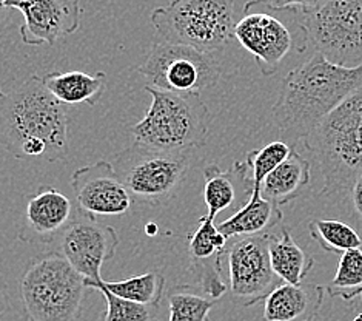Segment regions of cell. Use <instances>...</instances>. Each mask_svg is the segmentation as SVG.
I'll list each match as a JSON object with an SVG mask.
<instances>
[{
    "label": "cell",
    "instance_id": "1",
    "mask_svg": "<svg viewBox=\"0 0 362 321\" xmlns=\"http://www.w3.org/2000/svg\"><path fill=\"white\" fill-rule=\"evenodd\" d=\"M68 118L62 102L37 74L30 76L0 101V144L17 159L56 162L68 153Z\"/></svg>",
    "mask_w": 362,
    "mask_h": 321
},
{
    "label": "cell",
    "instance_id": "2",
    "mask_svg": "<svg viewBox=\"0 0 362 321\" xmlns=\"http://www.w3.org/2000/svg\"><path fill=\"white\" fill-rule=\"evenodd\" d=\"M362 86V65L347 68L313 55L291 70L282 82L273 120L281 132L305 137Z\"/></svg>",
    "mask_w": 362,
    "mask_h": 321
},
{
    "label": "cell",
    "instance_id": "3",
    "mask_svg": "<svg viewBox=\"0 0 362 321\" xmlns=\"http://www.w3.org/2000/svg\"><path fill=\"white\" fill-rule=\"evenodd\" d=\"M304 140L321 167L322 193L349 190L362 171V86Z\"/></svg>",
    "mask_w": 362,
    "mask_h": 321
},
{
    "label": "cell",
    "instance_id": "4",
    "mask_svg": "<svg viewBox=\"0 0 362 321\" xmlns=\"http://www.w3.org/2000/svg\"><path fill=\"white\" fill-rule=\"evenodd\" d=\"M85 278L60 252L34 257L21 276L23 315L30 321H79Z\"/></svg>",
    "mask_w": 362,
    "mask_h": 321
},
{
    "label": "cell",
    "instance_id": "5",
    "mask_svg": "<svg viewBox=\"0 0 362 321\" xmlns=\"http://www.w3.org/2000/svg\"><path fill=\"white\" fill-rule=\"evenodd\" d=\"M151 106L132 125L136 142L167 152H192L206 141L209 108L197 93H173L146 85Z\"/></svg>",
    "mask_w": 362,
    "mask_h": 321
},
{
    "label": "cell",
    "instance_id": "6",
    "mask_svg": "<svg viewBox=\"0 0 362 321\" xmlns=\"http://www.w3.org/2000/svg\"><path fill=\"white\" fill-rule=\"evenodd\" d=\"M150 21L165 42L204 53L222 50L235 38L233 0H171L156 8Z\"/></svg>",
    "mask_w": 362,
    "mask_h": 321
},
{
    "label": "cell",
    "instance_id": "7",
    "mask_svg": "<svg viewBox=\"0 0 362 321\" xmlns=\"http://www.w3.org/2000/svg\"><path fill=\"white\" fill-rule=\"evenodd\" d=\"M134 204L162 205L182 186L189 167V152H167L133 142L111 161Z\"/></svg>",
    "mask_w": 362,
    "mask_h": 321
},
{
    "label": "cell",
    "instance_id": "8",
    "mask_svg": "<svg viewBox=\"0 0 362 321\" xmlns=\"http://www.w3.org/2000/svg\"><path fill=\"white\" fill-rule=\"evenodd\" d=\"M304 30L327 60L347 68L362 65V0H325L304 11Z\"/></svg>",
    "mask_w": 362,
    "mask_h": 321
},
{
    "label": "cell",
    "instance_id": "9",
    "mask_svg": "<svg viewBox=\"0 0 362 321\" xmlns=\"http://www.w3.org/2000/svg\"><path fill=\"white\" fill-rule=\"evenodd\" d=\"M153 89L197 93L211 89L221 77V65L211 53L175 43H154L137 68Z\"/></svg>",
    "mask_w": 362,
    "mask_h": 321
},
{
    "label": "cell",
    "instance_id": "10",
    "mask_svg": "<svg viewBox=\"0 0 362 321\" xmlns=\"http://www.w3.org/2000/svg\"><path fill=\"white\" fill-rule=\"evenodd\" d=\"M278 13L267 0H248L243 19L235 25L236 40L255 57L264 76L274 74L296 42L300 45Z\"/></svg>",
    "mask_w": 362,
    "mask_h": 321
},
{
    "label": "cell",
    "instance_id": "11",
    "mask_svg": "<svg viewBox=\"0 0 362 321\" xmlns=\"http://www.w3.org/2000/svg\"><path fill=\"white\" fill-rule=\"evenodd\" d=\"M270 233L230 240L227 250L228 281L233 298L243 306L265 300L276 288L270 252Z\"/></svg>",
    "mask_w": 362,
    "mask_h": 321
},
{
    "label": "cell",
    "instance_id": "12",
    "mask_svg": "<svg viewBox=\"0 0 362 321\" xmlns=\"http://www.w3.org/2000/svg\"><path fill=\"white\" fill-rule=\"evenodd\" d=\"M71 187L77 210L91 220L124 215L134 204L113 164L105 159L77 169L71 176Z\"/></svg>",
    "mask_w": 362,
    "mask_h": 321
},
{
    "label": "cell",
    "instance_id": "13",
    "mask_svg": "<svg viewBox=\"0 0 362 321\" xmlns=\"http://www.w3.org/2000/svg\"><path fill=\"white\" fill-rule=\"evenodd\" d=\"M65 230L60 241V254L79 272L85 281L100 280L103 263L115 258L119 235L111 225H102L82 213Z\"/></svg>",
    "mask_w": 362,
    "mask_h": 321
},
{
    "label": "cell",
    "instance_id": "14",
    "mask_svg": "<svg viewBox=\"0 0 362 321\" xmlns=\"http://www.w3.org/2000/svg\"><path fill=\"white\" fill-rule=\"evenodd\" d=\"M5 5L23 16L21 38L25 45H54L81 23V0H5Z\"/></svg>",
    "mask_w": 362,
    "mask_h": 321
},
{
    "label": "cell",
    "instance_id": "15",
    "mask_svg": "<svg viewBox=\"0 0 362 321\" xmlns=\"http://www.w3.org/2000/svg\"><path fill=\"white\" fill-rule=\"evenodd\" d=\"M76 209L71 199L51 186H40L27 196L19 227V238L27 242L48 244L74 221Z\"/></svg>",
    "mask_w": 362,
    "mask_h": 321
},
{
    "label": "cell",
    "instance_id": "16",
    "mask_svg": "<svg viewBox=\"0 0 362 321\" xmlns=\"http://www.w3.org/2000/svg\"><path fill=\"white\" fill-rule=\"evenodd\" d=\"M230 240L223 235L214 220L201 216L197 229L188 237V255L199 289L219 300L228 286L222 278V259L227 258Z\"/></svg>",
    "mask_w": 362,
    "mask_h": 321
},
{
    "label": "cell",
    "instance_id": "17",
    "mask_svg": "<svg viewBox=\"0 0 362 321\" xmlns=\"http://www.w3.org/2000/svg\"><path fill=\"white\" fill-rule=\"evenodd\" d=\"M204 201L209 209L206 216L211 220L228 209L239 210L253 192L247 161H236L228 170H221L211 164L204 170Z\"/></svg>",
    "mask_w": 362,
    "mask_h": 321
},
{
    "label": "cell",
    "instance_id": "18",
    "mask_svg": "<svg viewBox=\"0 0 362 321\" xmlns=\"http://www.w3.org/2000/svg\"><path fill=\"white\" fill-rule=\"evenodd\" d=\"M325 289L322 286L304 288L282 283L267 295L264 303L265 321H313L321 310Z\"/></svg>",
    "mask_w": 362,
    "mask_h": 321
},
{
    "label": "cell",
    "instance_id": "19",
    "mask_svg": "<svg viewBox=\"0 0 362 321\" xmlns=\"http://www.w3.org/2000/svg\"><path fill=\"white\" fill-rule=\"evenodd\" d=\"M281 221L282 212L279 205L265 199L261 190H253L248 201L218 227L228 240H235L270 233Z\"/></svg>",
    "mask_w": 362,
    "mask_h": 321
},
{
    "label": "cell",
    "instance_id": "20",
    "mask_svg": "<svg viewBox=\"0 0 362 321\" xmlns=\"http://www.w3.org/2000/svg\"><path fill=\"white\" fill-rule=\"evenodd\" d=\"M42 82L53 96L65 103H88L96 106L105 91V73L88 74L83 72H53L42 76Z\"/></svg>",
    "mask_w": 362,
    "mask_h": 321
},
{
    "label": "cell",
    "instance_id": "21",
    "mask_svg": "<svg viewBox=\"0 0 362 321\" xmlns=\"http://www.w3.org/2000/svg\"><path fill=\"white\" fill-rule=\"evenodd\" d=\"M312 179V166L296 150L291 149L288 158L276 167L262 182L261 195L269 201L282 205L298 198Z\"/></svg>",
    "mask_w": 362,
    "mask_h": 321
},
{
    "label": "cell",
    "instance_id": "22",
    "mask_svg": "<svg viewBox=\"0 0 362 321\" xmlns=\"http://www.w3.org/2000/svg\"><path fill=\"white\" fill-rule=\"evenodd\" d=\"M270 261L278 278L288 284H300L312 271L315 261L293 240L288 229H282L278 237L270 233Z\"/></svg>",
    "mask_w": 362,
    "mask_h": 321
},
{
    "label": "cell",
    "instance_id": "23",
    "mask_svg": "<svg viewBox=\"0 0 362 321\" xmlns=\"http://www.w3.org/2000/svg\"><path fill=\"white\" fill-rule=\"evenodd\" d=\"M105 288L117 297L130 300L139 305L156 309L163 298V288H165V276L160 272L150 271L142 275L132 276L124 281H105Z\"/></svg>",
    "mask_w": 362,
    "mask_h": 321
},
{
    "label": "cell",
    "instance_id": "24",
    "mask_svg": "<svg viewBox=\"0 0 362 321\" xmlns=\"http://www.w3.org/2000/svg\"><path fill=\"white\" fill-rule=\"evenodd\" d=\"M165 298L170 306L168 321H210V312L218 301L205 297L189 284L175 286L165 293Z\"/></svg>",
    "mask_w": 362,
    "mask_h": 321
},
{
    "label": "cell",
    "instance_id": "25",
    "mask_svg": "<svg viewBox=\"0 0 362 321\" xmlns=\"http://www.w3.org/2000/svg\"><path fill=\"white\" fill-rule=\"evenodd\" d=\"M308 232L319 247L330 254H344L350 249H361L362 240L351 225L336 220H312Z\"/></svg>",
    "mask_w": 362,
    "mask_h": 321
},
{
    "label": "cell",
    "instance_id": "26",
    "mask_svg": "<svg viewBox=\"0 0 362 321\" xmlns=\"http://www.w3.org/2000/svg\"><path fill=\"white\" fill-rule=\"evenodd\" d=\"M325 292L333 298L350 301L362 295V249H350L341 254L336 274Z\"/></svg>",
    "mask_w": 362,
    "mask_h": 321
},
{
    "label": "cell",
    "instance_id": "27",
    "mask_svg": "<svg viewBox=\"0 0 362 321\" xmlns=\"http://www.w3.org/2000/svg\"><path fill=\"white\" fill-rule=\"evenodd\" d=\"M85 284L88 289L99 291L107 301V310L100 321H151V308L117 297L105 288L103 278L98 281H85Z\"/></svg>",
    "mask_w": 362,
    "mask_h": 321
},
{
    "label": "cell",
    "instance_id": "28",
    "mask_svg": "<svg viewBox=\"0 0 362 321\" xmlns=\"http://www.w3.org/2000/svg\"><path fill=\"white\" fill-rule=\"evenodd\" d=\"M291 153V147L282 141H273L264 145L262 149L250 152L247 154V162L250 166V175H252L253 190H261L264 179L270 173L279 167Z\"/></svg>",
    "mask_w": 362,
    "mask_h": 321
},
{
    "label": "cell",
    "instance_id": "29",
    "mask_svg": "<svg viewBox=\"0 0 362 321\" xmlns=\"http://www.w3.org/2000/svg\"><path fill=\"white\" fill-rule=\"evenodd\" d=\"M267 2L273 8H279V10H284V8H295V10L300 11H310L324 4L325 0H267Z\"/></svg>",
    "mask_w": 362,
    "mask_h": 321
},
{
    "label": "cell",
    "instance_id": "30",
    "mask_svg": "<svg viewBox=\"0 0 362 321\" xmlns=\"http://www.w3.org/2000/svg\"><path fill=\"white\" fill-rule=\"evenodd\" d=\"M351 192V203L353 207H355L356 213L362 218V171L359 173V176L353 182L350 187Z\"/></svg>",
    "mask_w": 362,
    "mask_h": 321
},
{
    "label": "cell",
    "instance_id": "31",
    "mask_svg": "<svg viewBox=\"0 0 362 321\" xmlns=\"http://www.w3.org/2000/svg\"><path fill=\"white\" fill-rule=\"evenodd\" d=\"M8 309H10V297H8V291H6V284L0 275V317H4Z\"/></svg>",
    "mask_w": 362,
    "mask_h": 321
},
{
    "label": "cell",
    "instance_id": "32",
    "mask_svg": "<svg viewBox=\"0 0 362 321\" xmlns=\"http://www.w3.org/2000/svg\"><path fill=\"white\" fill-rule=\"evenodd\" d=\"M11 13L13 10H10V8L5 5V0H0V33H2L6 28V25L10 23Z\"/></svg>",
    "mask_w": 362,
    "mask_h": 321
},
{
    "label": "cell",
    "instance_id": "33",
    "mask_svg": "<svg viewBox=\"0 0 362 321\" xmlns=\"http://www.w3.org/2000/svg\"><path fill=\"white\" fill-rule=\"evenodd\" d=\"M353 321H362V314H358L355 318H353Z\"/></svg>",
    "mask_w": 362,
    "mask_h": 321
},
{
    "label": "cell",
    "instance_id": "34",
    "mask_svg": "<svg viewBox=\"0 0 362 321\" xmlns=\"http://www.w3.org/2000/svg\"><path fill=\"white\" fill-rule=\"evenodd\" d=\"M2 96H4V93H2V86H0V101H2Z\"/></svg>",
    "mask_w": 362,
    "mask_h": 321
},
{
    "label": "cell",
    "instance_id": "35",
    "mask_svg": "<svg viewBox=\"0 0 362 321\" xmlns=\"http://www.w3.org/2000/svg\"><path fill=\"white\" fill-rule=\"evenodd\" d=\"M151 321H156V320H151Z\"/></svg>",
    "mask_w": 362,
    "mask_h": 321
},
{
    "label": "cell",
    "instance_id": "36",
    "mask_svg": "<svg viewBox=\"0 0 362 321\" xmlns=\"http://www.w3.org/2000/svg\"><path fill=\"white\" fill-rule=\"evenodd\" d=\"M361 297H362V295H361Z\"/></svg>",
    "mask_w": 362,
    "mask_h": 321
}]
</instances>
